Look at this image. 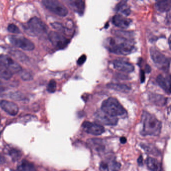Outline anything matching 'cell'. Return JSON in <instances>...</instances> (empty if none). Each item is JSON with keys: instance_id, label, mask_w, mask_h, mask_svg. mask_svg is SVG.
Instances as JSON below:
<instances>
[{"instance_id": "obj_1", "label": "cell", "mask_w": 171, "mask_h": 171, "mask_svg": "<svg viewBox=\"0 0 171 171\" xmlns=\"http://www.w3.org/2000/svg\"><path fill=\"white\" fill-rule=\"evenodd\" d=\"M106 45L111 52L121 55L130 54L134 48V41L128 38L120 36L108 38Z\"/></svg>"}, {"instance_id": "obj_2", "label": "cell", "mask_w": 171, "mask_h": 171, "mask_svg": "<svg viewBox=\"0 0 171 171\" xmlns=\"http://www.w3.org/2000/svg\"><path fill=\"white\" fill-rule=\"evenodd\" d=\"M142 129L140 134L142 136H158L162 129V123L154 115L144 111L142 116Z\"/></svg>"}, {"instance_id": "obj_3", "label": "cell", "mask_w": 171, "mask_h": 171, "mask_svg": "<svg viewBox=\"0 0 171 171\" xmlns=\"http://www.w3.org/2000/svg\"><path fill=\"white\" fill-rule=\"evenodd\" d=\"M101 110L103 113L113 117L126 115V111L117 99L109 97L105 99L101 105Z\"/></svg>"}, {"instance_id": "obj_4", "label": "cell", "mask_w": 171, "mask_h": 171, "mask_svg": "<svg viewBox=\"0 0 171 171\" xmlns=\"http://www.w3.org/2000/svg\"><path fill=\"white\" fill-rule=\"evenodd\" d=\"M44 6L51 12L61 17H65L68 14V11L66 7L56 0H44Z\"/></svg>"}, {"instance_id": "obj_5", "label": "cell", "mask_w": 171, "mask_h": 171, "mask_svg": "<svg viewBox=\"0 0 171 171\" xmlns=\"http://www.w3.org/2000/svg\"><path fill=\"white\" fill-rule=\"evenodd\" d=\"M13 60L10 57L0 56V78L9 80L12 77L14 74L10 68V64Z\"/></svg>"}, {"instance_id": "obj_6", "label": "cell", "mask_w": 171, "mask_h": 171, "mask_svg": "<svg viewBox=\"0 0 171 171\" xmlns=\"http://www.w3.org/2000/svg\"><path fill=\"white\" fill-rule=\"evenodd\" d=\"M27 25L29 31L34 35H41L47 31L46 25L38 18H31L28 22Z\"/></svg>"}, {"instance_id": "obj_7", "label": "cell", "mask_w": 171, "mask_h": 171, "mask_svg": "<svg viewBox=\"0 0 171 171\" xmlns=\"http://www.w3.org/2000/svg\"><path fill=\"white\" fill-rule=\"evenodd\" d=\"M9 39L13 45L24 50L32 51L35 48V45L33 42L25 37H18L13 36L10 37Z\"/></svg>"}, {"instance_id": "obj_8", "label": "cell", "mask_w": 171, "mask_h": 171, "mask_svg": "<svg viewBox=\"0 0 171 171\" xmlns=\"http://www.w3.org/2000/svg\"><path fill=\"white\" fill-rule=\"evenodd\" d=\"M48 38L51 43L57 48H64L69 43V39L56 32H51L49 34Z\"/></svg>"}, {"instance_id": "obj_9", "label": "cell", "mask_w": 171, "mask_h": 171, "mask_svg": "<svg viewBox=\"0 0 171 171\" xmlns=\"http://www.w3.org/2000/svg\"><path fill=\"white\" fill-rule=\"evenodd\" d=\"M82 127L86 132L94 136L100 135L105 131L104 127L100 124L90 121H84L82 124Z\"/></svg>"}, {"instance_id": "obj_10", "label": "cell", "mask_w": 171, "mask_h": 171, "mask_svg": "<svg viewBox=\"0 0 171 171\" xmlns=\"http://www.w3.org/2000/svg\"><path fill=\"white\" fill-rule=\"evenodd\" d=\"M150 54L151 58L154 63L161 66L168 65H169V61L165 55L155 48L150 49Z\"/></svg>"}, {"instance_id": "obj_11", "label": "cell", "mask_w": 171, "mask_h": 171, "mask_svg": "<svg viewBox=\"0 0 171 171\" xmlns=\"http://www.w3.org/2000/svg\"><path fill=\"white\" fill-rule=\"evenodd\" d=\"M0 107L8 115L15 116L18 114L19 108L17 105L12 101L5 100H0Z\"/></svg>"}, {"instance_id": "obj_12", "label": "cell", "mask_w": 171, "mask_h": 171, "mask_svg": "<svg viewBox=\"0 0 171 171\" xmlns=\"http://www.w3.org/2000/svg\"><path fill=\"white\" fill-rule=\"evenodd\" d=\"M121 164L114 159H109L101 162L100 165V171H119Z\"/></svg>"}, {"instance_id": "obj_13", "label": "cell", "mask_w": 171, "mask_h": 171, "mask_svg": "<svg viewBox=\"0 0 171 171\" xmlns=\"http://www.w3.org/2000/svg\"><path fill=\"white\" fill-rule=\"evenodd\" d=\"M95 117L99 122L109 126H115L118 121V118L113 117L103 113L102 111H99L95 114Z\"/></svg>"}, {"instance_id": "obj_14", "label": "cell", "mask_w": 171, "mask_h": 171, "mask_svg": "<svg viewBox=\"0 0 171 171\" xmlns=\"http://www.w3.org/2000/svg\"><path fill=\"white\" fill-rule=\"evenodd\" d=\"M113 24L117 27L121 29H126L130 26L132 20L123 16L121 15H115L112 19Z\"/></svg>"}, {"instance_id": "obj_15", "label": "cell", "mask_w": 171, "mask_h": 171, "mask_svg": "<svg viewBox=\"0 0 171 171\" xmlns=\"http://www.w3.org/2000/svg\"><path fill=\"white\" fill-rule=\"evenodd\" d=\"M114 68L119 71L130 73L134 71V65L130 63L121 60H115L113 62Z\"/></svg>"}, {"instance_id": "obj_16", "label": "cell", "mask_w": 171, "mask_h": 171, "mask_svg": "<svg viewBox=\"0 0 171 171\" xmlns=\"http://www.w3.org/2000/svg\"><path fill=\"white\" fill-rule=\"evenodd\" d=\"M88 145L92 150L97 152H102L105 149L103 140L100 139L93 138L88 140Z\"/></svg>"}, {"instance_id": "obj_17", "label": "cell", "mask_w": 171, "mask_h": 171, "mask_svg": "<svg viewBox=\"0 0 171 171\" xmlns=\"http://www.w3.org/2000/svg\"><path fill=\"white\" fill-rule=\"evenodd\" d=\"M69 5L74 12L77 13L79 15L83 14L85 10V2L83 1L73 0L68 2Z\"/></svg>"}, {"instance_id": "obj_18", "label": "cell", "mask_w": 171, "mask_h": 171, "mask_svg": "<svg viewBox=\"0 0 171 171\" xmlns=\"http://www.w3.org/2000/svg\"><path fill=\"white\" fill-rule=\"evenodd\" d=\"M148 169L151 171H163L161 164L153 157H148L146 161Z\"/></svg>"}, {"instance_id": "obj_19", "label": "cell", "mask_w": 171, "mask_h": 171, "mask_svg": "<svg viewBox=\"0 0 171 171\" xmlns=\"http://www.w3.org/2000/svg\"><path fill=\"white\" fill-rule=\"evenodd\" d=\"M157 82L159 86L168 94H170V77L168 79L159 74L157 78Z\"/></svg>"}, {"instance_id": "obj_20", "label": "cell", "mask_w": 171, "mask_h": 171, "mask_svg": "<svg viewBox=\"0 0 171 171\" xmlns=\"http://www.w3.org/2000/svg\"><path fill=\"white\" fill-rule=\"evenodd\" d=\"M15 171H37L35 165L26 159H23L18 165Z\"/></svg>"}, {"instance_id": "obj_21", "label": "cell", "mask_w": 171, "mask_h": 171, "mask_svg": "<svg viewBox=\"0 0 171 171\" xmlns=\"http://www.w3.org/2000/svg\"><path fill=\"white\" fill-rule=\"evenodd\" d=\"M150 101L157 106H163L167 102V98L163 95L151 93L149 95Z\"/></svg>"}, {"instance_id": "obj_22", "label": "cell", "mask_w": 171, "mask_h": 171, "mask_svg": "<svg viewBox=\"0 0 171 171\" xmlns=\"http://www.w3.org/2000/svg\"><path fill=\"white\" fill-rule=\"evenodd\" d=\"M107 86L109 89L123 93H128L131 90V88L124 84L111 83L107 84Z\"/></svg>"}, {"instance_id": "obj_23", "label": "cell", "mask_w": 171, "mask_h": 171, "mask_svg": "<svg viewBox=\"0 0 171 171\" xmlns=\"http://www.w3.org/2000/svg\"><path fill=\"white\" fill-rule=\"evenodd\" d=\"M115 10L121 14L126 16L129 15L130 13V7L126 1L119 2L116 6Z\"/></svg>"}, {"instance_id": "obj_24", "label": "cell", "mask_w": 171, "mask_h": 171, "mask_svg": "<svg viewBox=\"0 0 171 171\" xmlns=\"http://www.w3.org/2000/svg\"><path fill=\"white\" fill-rule=\"evenodd\" d=\"M171 2L168 1H160L155 3V7L159 12H168L171 9Z\"/></svg>"}, {"instance_id": "obj_25", "label": "cell", "mask_w": 171, "mask_h": 171, "mask_svg": "<svg viewBox=\"0 0 171 171\" xmlns=\"http://www.w3.org/2000/svg\"><path fill=\"white\" fill-rule=\"evenodd\" d=\"M8 153L9 155L11 157L12 161L13 162L17 161L21 157L22 155L21 151L18 150L15 148H10L8 149Z\"/></svg>"}, {"instance_id": "obj_26", "label": "cell", "mask_w": 171, "mask_h": 171, "mask_svg": "<svg viewBox=\"0 0 171 171\" xmlns=\"http://www.w3.org/2000/svg\"><path fill=\"white\" fill-rule=\"evenodd\" d=\"M57 84L54 80H51L47 86V90L49 93H54L56 90Z\"/></svg>"}, {"instance_id": "obj_27", "label": "cell", "mask_w": 171, "mask_h": 171, "mask_svg": "<svg viewBox=\"0 0 171 171\" xmlns=\"http://www.w3.org/2000/svg\"><path fill=\"white\" fill-rule=\"evenodd\" d=\"M19 73L22 79L25 81H29L33 78L31 73L26 70H22Z\"/></svg>"}, {"instance_id": "obj_28", "label": "cell", "mask_w": 171, "mask_h": 171, "mask_svg": "<svg viewBox=\"0 0 171 171\" xmlns=\"http://www.w3.org/2000/svg\"><path fill=\"white\" fill-rule=\"evenodd\" d=\"M8 30L11 33L20 34V30L17 26L13 24H10L8 26Z\"/></svg>"}, {"instance_id": "obj_29", "label": "cell", "mask_w": 171, "mask_h": 171, "mask_svg": "<svg viewBox=\"0 0 171 171\" xmlns=\"http://www.w3.org/2000/svg\"><path fill=\"white\" fill-rule=\"evenodd\" d=\"M51 26H52V27L58 31H64L65 29V28H64L61 24L59 23L58 22H55L51 24Z\"/></svg>"}, {"instance_id": "obj_30", "label": "cell", "mask_w": 171, "mask_h": 171, "mask_svg": "<svg viewBox=\"0 0 171 171\" xmlns=\"http://www.w3.org/2000/svg\"><path fill=\"white\" fill-rule=\"evenodd\" d=\"M86 59V57L85 55H82L80 57L79 59H78L77 64L79 65H81L82 64H83L85 62Z\"/></svg>"}, {"instance_id": "obj_31", "label": "cell", "mask_w": 171, "mask_h": 171, "mask_svg": "<svg viewBox=\"0 0 171 171\" xmlns=\"http://www.w3.org/2000/svg\"><path fill=\"white\" fill-rule=\"evenodd\" d=\"M140 80L142 82H144L145 80V71L143 70H141L140 71Z\"/></svg>"}, {"instance_id": "obj_32", "label": "cell", "mask_w": 171, "mask_h": 171, "mask_svg": "<svg viewBox=\"0 0 171 171\" xmlns=\"http://www.w3.org/2000/svg\"><path fill=\"white\" fill-rule=\"evenodd\" d=\"M151 70L152 69H151V68L150 65H148V64H147L146 65V67H145V72L146 73H149L151 71Z\"/></svg>"}, {"instance_id": "obj_33", "label": "cell", "mask_w": 171, "mask_h": 171, "mask_svg": "<svg viewBox=\"0 0 171 171\" xmlns=\"http://www.w3.org/2000/svg\"><path fill=\"white\" fill-rule=\"evenodd\" d=\"M121 142L122 144H124L126 142V139L125 137H121Z\"/></svg>"}, {"instance_id": "obj_34", "label": "cell", "mask_w": 171, "mask_h": 171, "mask_svg": "<svg viewBox=\"0 0 171 171\" xmlns=\"http://www.w3.org/2000/svg\"><path fill=\"white\" fill-rule=\"evenodd\" d=\"M138 163L140 165H142V156H140V157L138 158Z\"/></svg>"}, {"instance_id": "obj_35", "label": "cell", "mask_w": 171, "mask_h": 171, "mask_svg": "<svg viewBox=\"0 0 171 171\" xmlns=\"http://www.w3.org/2000/svg\"><path fill=\"white\" fill-rule=\"evenodd\" d=\"M15 171V170H12V171Z\"/></svg>"}, {"instance_id": "obj_36", "label": "cell", "mask_w": 171, "mask_h": 171, "mask_svg": "<svg viewBox=\"0 0 171 171\" xmlns=\"http://www.w3.org/2000/svg\"><path fill=\"white\" fill-rule=\"evenodd\" d=\"M0 138H1V134H0Z\"/></svg>"}]
</instances>
